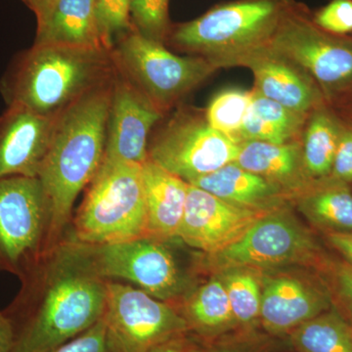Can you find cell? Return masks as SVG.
Listing matches in <instances>:
<instances>
[{"label": "cell", "mask_w": 352, "mask_h": 352, "mask_svg": "<svg viewBox=\"0 0 352 352\" xmlns=\"http://www.w3.org/2000/svg\"><path fill=\"white\" fill-rule=\"evenodd\" d=\"M57 117L19 105L7 106L0 116V179L38 177Z\"/></svg>", "instance_id": "17"}, {"label": "cell", "mask_w": 352, "mask_h": 352, "mask_svg": "<svg viewBox=\"0 0 352 352\" xmlns=\"http://www.w3.org/2000/svg\"><path fill=\"white\" fill-rule=\"evenodd\" d=\"M113 78L58 115L38 175L47 203L44 252L68 236L76 198L103 162Z\"/></svg>", "instance_id": "2"}, {"label": "cell", "mask_w": 352, "mask_h": 352, "mask_svg": "<svg viewBox=\"0 0 352 352\" xmlns=\"http://www.w3.org/2000/svg\"><path fill=\"white\" fill-rule=\"evenodd\" d=\"M307 118L254 89L251 106L238 134V140L239 143L264 141L275 144L300 140Z\"/></svg>", "instance_id": "24"}, {"label": "cell", "mask_w": 352, "mask_h": 352, "mask_svg": "<svg viewBox=\"0 0 352 352\" xmlns=\"http://www.w3.org/2000/svg\"><path fill=\"white\" fill-rule=\"evenodd\" d=\"M238 153L237 141L188 108L178 110L148 144V159L188 183L233 163Z\"/></svg>", "instance_id": "8"}, {"label": "cell", "mask_w": 352, "mask_h": 352, "mask_svg": "<svg viewBox=\"0 0 352 352\" xmlns=\"http://www.w3.org/2000/svg\"><path fill=\"white\" fill-rule=\"evenodd\" d=\"M50 352H112L107 342L104 316L80 335Z\"/></svg>", "instance_id": "33"}, {"label": "cell", "mask_w": 352, "mask_h": 352, "mask_svg": "<svg viewBox=\"0 0 352 352\" xmlns=\"http://www.w3.org/2000/svg\"><path fill=\"white\" fill-rule=\"evenodd\" d=\"M295 200L302 214L322 232L352 231V192L349 183L331 176L315 180Z\"/></svg>", "instance_id": "22"}, {"label": "cell", "mask_w": 352, "mask_h": 352, "mask_svg": "<svg viewBox=\"0 0 352 352\" xmlns=\"http://www.w3.org/2000/svg\"><path fill=\"white\" fill-rule=\"evenodd\" d=\"M331 177L352 182V124H344L336 153Z\"/></svg>", "instance_id": "34"}, {"label": "cell", "mask_w": 352, "mask_h": 352, "mask_svg": "<svg viewBox=\"0 0 352 352\" xmlns=\"http://www.w3.org/2000/svg\"><path fill=\"white\" fill-rule=\"evenodd\" d=\"M148 237L177 239L182 226L189 183L148 159L141 164Z\"/></svg>", "instance_id": "19"}, {"label": "cell", "mask_w": 352, "mask_h": 352, "mask_svg": "<svg viewBox=\"0 0 352 352\" xmlns=\"http://www.w3.org/2000/svg\"><path fill=\"white\" fill-rule=\"evenodd\" d=\"M36 25L34 43L108 50L102 41L96 0H54Z\"/></svg>", "instance_id": "21"}, {"label": "cell", "mask_w": 352, "mask_h": 352, "mask_svg": "<svg viewBox=\"0 0 352 352\" xmlns=\"http://www.w3.org/2000/svg\"><path fill=\"white\" fill-rule=\"evenodd\" d=\"M268 45L305 69L328 104L352 96V38L286 11Z\"/></svg>", "instance_id": "9"}, {"label": "cell", "mask_w": 352, "mask_h": 352, "mask_svg": "<svg viewBox=\"0 0 352 352\" xmlns=\"http://www.w3.org/2000/svg\"><path fill=\"white\" fill-rule=\"evenodd\" d=\"M349 115H351V118L352 119V100H351V105H349Z\"/></svg>", "instance_id": "39"}, {"label": "cell", "mask_w": 352, "mask_h": 352, "mask_svg": "<svg viewBox=\"0 0 352 352\" xmlns=\"http://www.w3.org/2000/svg\"><path fill=\"white\" fill-rule=\"evenodd\" d=\"M344 124L346 122L338 117L328 103L319 106L307 116L300 145L305 170L312 180L331 176Z\"/></svg>", "instance_id": "23"}, {"label": "cell", "mask_w": 352, "mask_h": 352, "mask_svg": "<svg viewBox=\"0 0 352 352\" xmlns=\"http://www.w3.org/2000/svg\"><path fill=\"white\" fill-rule=\"evenodd\" d=\"M235 66L251 69L256 80L254 89L293 112L307 117L327 103L314 78L268 44L231 58L220 68Z\"/></svg>", "instance_id": "15"}, {"label": "cell", "mask_w": 352, "mask_h": 352, "mask_svg": "<svg viewBox=\"0 0 352 352\" xmlns=\"http://www.w3.org/2000/svg\"><path fill=\"white\" fill-rule=\"evenodd\" d=\"M112 52L118 68L164 113L219 69L207 58L173 54L134 28L116 41Z\"/></svg>", "instance_id": "6"}, {"label": "cell", "mask_w": 352, "mask_h": 352, "mask_svg": "<svg viewBox=\"0 0 352 352\" xmlns=\"http://www.w3.org/2000/svg\"><path fill=\"white\" fill-rule=\"evenodd\" d=\"M148 352H196L193 346L186 340L185 335L157 344Z\"/></svg>", "instance_id": "37"}, {"label": "cell", "mask_w": 352, "mask_h": 352, "mask_svg": "<svg viewBox=\"0 0 352 352\" xmlns=\"http://www.w3.org/2000/svg\"><path fill=\"white\" fill-rule=\"evenodd\" d=\"M326 258L312 233L283 208L264 215L226 249L206 256V266L215 273L236 267L261 270L295 263L318 270Z\"/></svg>", "instance_id": "7"}, {"label": "cell", "mask_w": 352, "mask_h": 352, "mask_svg": "<svg viewBox=\"0 0 352 352\" xmlns=\"http://www.w3.org/2000/svg\"><path fill=\"white\" fill-rule=\"evenodd\" d=\"M329 245L352 265V231L323 233Z\"/></svg>", "instance_id": "35"}, {"label": "cell", "mask_w": 352, "mask_h": 352, "mask_svg": "<svg viewBox=\"0 0 352 352\" xmlns=\"http://www.w3.org/2000/svg\"><path fill=\"white\" fill-rule=\"evenodd\" d=\"M259 320L272 335L293 332L333 307L322 278L277 274L263 276Z\"/></svg>", "instance_id": "16"}, {"label": "cell", "mask_w": 352, "mask_h": 352, "mask_svg": "<svg viewBox=\"0 0 352 352\" xmlns=\"http://www.w3.org/2000/svg\"><path fill=\"white\" fill-rule=\"evenodd\" d=\"M103 316L112 352H148L189 331L175 305L115 280H107Z\"/></svg>", "instance_id": "10"}, {"label": "cell", "mask_w": 352, "mask_h": 352, "mask_svg": "<svg viewBox=\"0 0 352 352\" xmlns=\"http://www.w3.org/2000/svg\"><path fill=\"white\" fill-rule=\"evenodd\" d=\"M315 25L335 36L352 32V0H332L322 8L314 19Z\"/></svg>", "instance_id": "32"}, {"label": "cell", "mask_w": 352, "mask_h": 352, "mask_svg": "<svg viewBox=\"0 0 352 352\" xmlns=\"http://www.w3.org/2000/svg\"><path fill=\"white\" fill-rule=\"evenodd\" d=\"M36 15V20L50 9L54 0H23Z\"/></svg>", "instance_id": "38"}, {"label": "cell", "mask_w": 352, "mask_h": 352, "mask_svg": "<svg viewBox=\"0 0 352 352\" xmlns=\"http://www.w3.org/2000/svg\"><path fill=\"white\" fill-rule=\"evenodd\" d=\"M47 203L38 177L0 179V273L19 278L44 252Z\"/></svg>", "instance_id": "12"}, {"label": "cell", "mask_w": 352, "mask_h": 352, "mask_svg": "<svg viewBox=\"0 0 352 352\" xmlns=\"http://www.w3.org/2000/svg\"><path fill=\"white\" fill-rule=\"evenodd\" d=\"M164 116L116 65L103 160L145 163L150 134Z\"/></svg>", "instance_id": "13"}, {"label": "cell", "mask_w": 352, "mask_h": 352, "mask_svg": "<svg viewBox=\"0 0 352 352\" xmlns=\"http://www.w3.org/2000/svg\"><path fill=\"white\" fill-rule=\"evenodd\" d=\"M131 0H96L97 19L104 45L112 50L113 44L132 29Z\"/></svg>", "instance_id": "31"}, {"label": "cell", "mask_w": 352, "mask_h": 352, "mask_svg": "<svg viewBox=\"0 0 352 352\" xmlns=\"http://www.w3.org/2000/svg\"><path fill=\"white\" fill-rule=\"evenodd\" d=\"M286 11L279 0H239L176 25L166 39L219 69L227 60L268 44Z\"/></svg>", "instance_id": "5"}, {"label": "cell", "mask_w": 352, "mask_h": 352, "mask_svg": "<svg viewBox=\"0 0 352 352\" xmlns=\"http://www.w3.org/2000/svg\"><path fill=\"white\" fill-rule=\"evenodd\" d=\"M222 200L252 210L273 212L293 200L280 187L235 163L190 182Z\"/></svg>", "instance_id": "20"}, {"label": "cell", "mask_w": 352, "mask_h": 352, "mask_svg": "<svg viewBox=\"0 0 352 352\" xmlns=\"http://www.w3.org/2000/svg\"><path fill=\"white\" fill-rule=\"evenodd\" d=\"M178 310L188 330L200 333H217L235 323L226 287L219 275L189 294Z\"/></svg>", "instance_id": "25"}, {"label": "cell", "mask_w": 352, "mask_h": 352, "mask_svg": "<svg viewBox=\"0 0 352 352\" xmlns=\"http://www.w3.org/2000/svg\"><path fill=\"white\" fill-rule=\"evenodd\" d=\"M252 91L228 88L215 95L208 104L205 116L208 124L215 131L238 140V134L244 124L251 106Z\"/></svg>", "instance_id": "28"}, {"label": "cell", "mask_w": 352, "mask_h": 352, "mask_svg": "<svg viewBox=\"0 0 352 352\" xmlns=\"http://www.w3.org/2000/svg\"><path fill=\"white\" fill-rule=\"evenodd\" d=\"M317 270L330 292L333 307L352 326L351 264L344 259H332L327 256Z\"/></svg>", "instance_id": "29"}, {"label": "cell", "mask_w": 352, "mask_h": 352, "mask_svg": "<svg viewBox=\"0 0 352 352\" xmlns=\"http://www.w3.org/2000/svg\"><path fill=\"white\" fill-rule=\"evenodd\" d=\"M166 242L146 236L116 244L83 245L104 279L134 285L173 305L186 294L187 281Z\"/></svg>", "instance_id": "11"}, {"label": "cell", "mask_w": 352, "mask_h": 352, "mask_svg": "<svg viewBox=\"0 0 352 352\" xmlns=\"http://www.w3.org/2000/svg\"><path fill=\"white\" fill-rule=\"evenodd\" d=\"M234 163L277 185L293 200L315 182L305 170L300 139L284 144L243 141Z\"/></svg>", "instance_id": "18"}, {"label": "cell", "mask_w": 352, "mask_h": 352, "mask_svg": "<svg viewBox=\"0 0 352 352\" xmlns=\"http://www.w3.org/2000/svg\"><path fill=\"white\" fill-rule=\"evenodd\" d=\"M226 287L235 323L249 326L261 316L263 284L259 270L230 268L217 273Z\"/></svg>", "instance_id": "27"}, {"label": "cell", "mask_w": 352, "mask_h": 352, "mask_svg": "<svg viewBox=\"0 0 352 352\" xmlns=\"http://www.w3.org/2000/svg\"><path fill=\"white\" fill-rule=\"evenodd\" d=\"M291 342L298 352H352V326L333 307L291 332Z\"/></svg>", "instance_id": "26"}, {"label": "cell", "mask_w": 352, "mask_h": 352, "mask_svg": "<svg viewBox=\"0 0 352 352\" xmlns=\"http://www.w3.org/2000/svg\"><path fill=\"white\" fill-rule=\"evenodd\" d=\"M270 212L233 205L189 184L177 239L210 256L239 240Z\"/></svg>", "instance_id": "14"}, {"label": "cell", "mask_w": 352, "mask_h": 352, "mask_svg": "<svg viewBox=\"0 0 352 352\" xmlns=\"http://www.w3.org/2000/svg\"><path fill=\"white\" fill-rule=\"evenodd\" d=\"M21 287L4 309L14 333L12 352H50L100 320L107 280L85 245L67 236L19 277Z\"/></svg>", "instance_id": "1"}, {"label": "cell", "mask_w": 352, "mask_h": 352, "mask_svg": "<svg viewBox=\"0 0 352 352\" xmlns=\"http://www.w3.org/2000/svg\"><path fill=\"white\" fill-rule=\"evenodd\" d=\"M170 0H131L132 27L146 38L164 43L170 31Z\"/></svg>", "instance_id": "30"}, {"label": "cell", "mask_w": 352, "mask_h": 352, "mask_svg": "<svg viewBox=\"0 0 352 352\" xmlns=\"http://www.w3.org/2000/svg\"><path fill=\"white\" fill-rule=\"evenodd\" d=\"M69 234L91 245L148 236L141 164L103 160L72 219Z\"/></svg>", "instance_id": "4"}, {"label": "cell", "mask_w": 352, "mask_h": 352, "mask_svg": "<svg viewBox=\"0 0 352 352\" xmlns=\"http://www.w3.org/2000/svg\"><path fill=\"white\" fill-rule=\"evenodd\" d=\"M112 50L34 43L16 55L0 80L7 106L57 116L83 95L112 80Z\"/></svg>", "instance_id": "3"}, {"label": "cell", "mask_w": 352, "mask_h": 352, "mask_svg": "<svg viewBox=\"0 0 352 352\" xmlns=\"http://www.w3.org/2000/svg\"><path fill=\"white\" fill-rule=\"evenodd\" d=\"M13 346L12 325L4 309H0V352H12Z\"/></svg>", "instance_id": "36"}]
</instances>
